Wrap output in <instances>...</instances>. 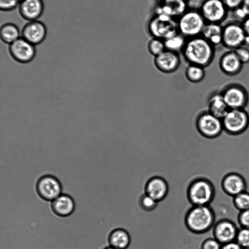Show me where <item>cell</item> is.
<instances>
[{
	"instance_id": "1",
	"label": "cell",
	"mask_w": 249,
	"mask_h": 249,
	"mask_svg": "<svg viewBox=\"0 0 249 249\" xmlns=\"http://www.w3.org/2000/svg\"><path fill=\"white\" fill-rule=\"evenodd\" d=\"M215 47L201 36L187 39L182 51L189 64L208 66L214 56Z\"/></svg>"
},
{
	"instance_id": "2",
	"label": "cell",
	"mask_w": 249,
	"mask_h": 249,
	"mask_svg": "<svg viewBox=\"0 0 249 249\" xmlns=\"http://www.w3.org/2000/svg\"><path fill=\"white\" fill-rule=\"evenodd\" d=\"M215 222V213L210 205L192 206L184 217L186 227L195 234L208 232L213 228Z\"/></svg>"
},
{
	"instance_id": "3",
	"label": "cell",
	"mask_w": 249,
	"mask_h": 249,
	"mask_svg": "<svg viewBox=\"0 0 249 249\" xmlns=\"http://www.w3.org/2000/svg\"><path fill=\"white\" fill-rule=\"evenodd\" d=\"M187 197L192 206L210 205L215 195L213 182L204 177L192 180L187 189Z\"/></svg>"
},
{
	"instance_id": "4",
	"label": "cell",
	"mask_w": 249,
	"mask_h": 249,
	"mask_svg": "<svg viewBox=\"0 0 249 249\" xmlns=\"http://www.w3.org/2000/svg\"><path fill=\"white\" fill-rule=\"evenodd\" d=\"M178 32L187 39L201 36L206 24L198 9H188L177 18Z\"/></svg>"
},
{
	"instance_id": "5",
	"label": "cell",
	"mask_w": 249,
	"mask_h": 249,
	"mask_svg": "<svg viewBox=\"0 0 249 249\" xmlns=\"http://www.w3.org/2000/svg\"><path fill=\"white\" fill-rule=\"evenodd\" d=\"M147 29L152 37L164 40L178 33L177 20L170 16L155 13L149 19Z\"/></svg>"
},
{
	"instance_id": "6",
	"label": "cell",
	"mask_w": 249,
	"mask_h": 249,
	"mask_svg": "<svg viewBox=\"0 0 249 249\" xmlns=\"http://www.w3.org/2000/svg\"><path fill=\"white\" fill-rule=\"evenodd\" d=\"M223 130L228 134L239 135L249 125V115L245 109H229L222 118Z\"/></svg>"
},
{
	"instance_id": "7",
	"label": "cell",
	"mask_w": 249,
	"mask_h": 249,
	"mask_svg": "<svg viewBox=\"0 0 249 249\" xmlns=\"http://www.w3.org/2000/svg\"><path fill=\"white\" fill-rule=\"evenodd\" d=\"M196 124L198 132L208 139L217 138L224 130L222 119L208 111L203 112L198 116Z\"/></svg>"
},
{
	"instance_id": "8",
	"label": "cell",
	"mask_w": 249,
	"mask_h": 249,
	"mask_svg": "<svg viewBox=\"0 0 249 249\" xmlns=\"http://www.w3.org/2000/svg\"><path fill=\"white\" fill-rule=\"evenodd\" d=\"M220 92L229 109H245L249 103V93L240 84H230Z\"/></svg>"
},
{
	"instance_id": "9",
	"label": "cell",
	"mask_w": 249,
	"mask_h": 249,
	"mask_svg": "<svg viewBox=\"0 0 249 249\" xmlns=\"http://www.w3.org/2000/svg\"><path fill=\"white\" fill-rule=\"evenodd\" d=\"M198 10L206 23L219 24L226 18L229 11L222 0H203Z\"/></svg>"
},
{
	"instance_id": "10",
	"label": "cell",
	"mask_w": 249,
	"mask_h": 249,
	"mask_svg": "<svg viewBox=\"0 0 249 249\" xmlns=\"http://www.w3.org/2000/svg\"><path fill=\"white\" fill-rule=\"evenodd\" d=\"M36 189L41 199L53 201L62 194V187L56 177L52 175H45L37 180Z\"/></svg>"
},
{
	"instance_id": "11",
	"label": "cell",
	"mask_w": 249,
	"mask_h": 249,
	"mask_svg": "<svg viewBox=\"0 0 249 249\" xmlns=\"http://www.w3.org/2000/svg\"><path fill=\"white\" fill-rule=\"evenodd\" d=\"M246 34L241 22H229L223 26L222 45L231 50L244 45Z\"/></svg>"
},
{
	"instance_id": "12",
	"label": "cell",
	"mask_w": 249,
	"mask_h": 249,
	"mask_svg": "<svg viewBox=\"0 0 249 249\" xmlns=\"http://www.w3.org/2000/svg\"><path fill=\"white\" fill-rule=\"evenodd\" d=\"M239 228L232 220L223 218L215 222L213 228V237L222 245L235 240Z\"/></svg>"
},
{
	"instance_id": "13",
	"label": "cell",
	"mask_w": 249,
	"mask_h": 249,
	"mask_svg": "<svg viewBox=\"0 0 249 249\" xmlns=\"http://www.w3.org/2000/svg\"><path fill=\"white\" fill-rule=\"evenodd\" d=\"M9 51L15 60L22 63L30 62L36 54L35 45L21 37L9 45Z\"/></svg>"
},
{
	"instance_id": "14",
	"label": "cell",
	"mask_w": 249,
	"mask_h": 249,
	"mask_svg": "<svg viewBox=\"0 0 249 249\" xmlns=\"http://www.w3.org/2000/svg\"><path fill=\"white\" fill-rule=\"evenodd\" d=\"M47 30L45 25L38 20L28 21L21 31V37L34 45L42 43L45 39Z\"/></svg>"
},
{
	"instance_id": "15",
	"label": "cell",
	"mask_w": 249,
	"mask_h": 249,
	"mask_svg": "<svg viewBox=\"0 0 249 249\" xmlns=\"http://www.w3.org/2000/svg\"><path fill=\"white\" fill-rule=\"evenodd\" d=\"M221 187L227 195L233 197L246 191L247 183L242 175L237 172H229L225 174L221 181Z\"/></svg>"
},
{
	"instance_id": "16",
	"label": "cell",
	"mask_w": 249,
	"mask_h": 249,
	"mask_svg": "<svg viewBox=\"0 0 249 249\" xmlns=\"http://www.w3.org/2000/svg\"><path fill=\"white\" fill-rule=\"evenodd\" d=\"M168 192V183L161 177H152L146 181L145 184L144 193L158 202L163 200L166 197Z\"/></svg>"
},
{
	"instance_id": "17",
	"label": "cell",
	"mask_w": 249,
	"mask_h": 249,
	"mask_svg": "<svg viewBox=\"0 0 249 249\" xmlns=\"http://www.w3.org/2000/svg\"><path fill=\"white\" fill-rule=\"evenodd\" d=\"M188 9L187 0H159L155 13L177 19Z\"/></svg>"
},
{
	"instance_id": "18",
	"label": "cell",
	"mask_w": 249,
	"mask_h": 249,
	"mask_svg": "<svg viewBox=\"0 0 249 249\" xmlns=\"http://www.w3.org/2000/svg\"><path fill=\"white\" fill-rule=\"evenodd\" d=\"M154 64L156 68L164 73H172L179 67L180 58L178 53L167 50L155 56Z\"/></svg>"
},
{
	"instance_id": "19",
	"label": "cell",
	"mask_w": 249,
	"mask_h": 249,
	"mask_svg": "<svg viewBox=\"0 0 249 249\" xmlns=\"http://www.w3.org/2000/svg\"><path fill=\"white\" fill-rule=\"evenodd\" d=\"M18 5L20 16L28 21L37 20L44 11L42 0H23Z\"/></svg>"
},
{
	"instance_id": "20",
	"label": "cell",
	"mask_w": 249,
	"mask_h": 249,
	"mask_svg": "<svg viewBox=\"0 0 249 249\" xmlns=\"http://www.w3.org/2000/svg\"><path fill=\"white\" fill-rule=\"evenodd\" d=\"M243 64L234 50L223 53L219 60V65L222 71L229 76L238 74L242 69Z\"/></svg>"
},
{
	"instance_id": "21",
	"label": "cell",
	"mask_w": 249,
	"mask_h": 249,
	"mask_svg": "<svg viewBox=\"0 0 249 249\" xmlns=\"http://www.w3.org/2000/svg\"><path fill=\"white\" fill-rule=\"evenodd\" d=\"M75 204L73 198L66 194H61L52 201L51 208L56 215L65 217L71 215L74 212Z\"/></svg>"
},
{
	"instance_id": "22",
	"label": "cell",
	"mask_w": 249,
	"mask_h": 249,
	"mask_svg": "<svg viewBox=\"0 0 249 249\" xmlns=\"http://www.w3.org/2000/svg\"><path fill=\"white\" fill-rule=\"evenodd\" d=\"M132 242L128 231L121 228L112 230L107 237L108 246L118 249H127Z\"/></svg>"
},
{
	"instance_id": "23",
	"label": "cell",
	"mask_w": 249,
	"mask_h": 249,
	"mask_svg": "<svg viewBox=\"0 0 249 249\" xmlns=\"http://www.w3.org/2000/svg\"><path fill=\"white\" fill-rule=\"evenodd\" d=\"M207 109L208 112L222 119L229 108L221 92H216L212 94L209 98Z\"/></svg>"
},
{
	"instance_id": "24",
	"label": "cell",
	"mask_w": 249,
	"mask_h": 249,
	"mask_svg": "<svg viewBox=\"0 0 249 249\" xmlns=\"http://www.w3.org/2000/svg\"><path fill=\"white\" fill-rule=\"evenodd\" d=\"M223 26L219 23H206L201 36L214 47L222 45Z\"/></svg>"
},
{
	"instance_id": "25",
	"label": "cell",
	"mask_w": 249,
	"mask_h": 249,
	"mask_svg": "<svg viewBox=\"0 0 249 249\" xmlns=\"http://www.w3.org/2000/svg\"><path fill=\"white\" fill-rule=\"evenodd\" d=\"M21 31L18 27L11 22H7L2 25L0 29L1 40L8 44L15 42L20 38Z\"/></svg>"
},
{
	"instance_id": "26",
	"label": "cell",
	"mask_w": 249,
	"mask_h": 249,
	"mask_svg": "<svg viewBox=\"0 0 249 249\" xmlns=\"http://www.w3.org/2000/svg\"><path fill=\"white\" fill-rule=\"evenodd\" d=\"M187 38L179 33L164 40L165 49L178 53L182 51Z\"/></svg>"
},
{
	"instance_id": "27",
	"label": "cell",
	"mask_w": 249,
	"mask_h": 249,
	"mask_svg": "<svg viewBox=\"0 0 249 249\" xmlns=\"http://www.w3.org/2000/svg\"><path fill=\"white\" fill-rule=\"evenodd\" d=\"M187 79L193 83L202 81L205 76L204 68L195 64H189L185 70Z\"/></svg>"
},
{
	"instance_id": "28",
	"label": "cell",
	"mask_w": 249,
	"mask_h": 249,
	"mask_svg": "<svg viewBox=\"0 0 249 249\" xmlns=\"http://www.w3.org/2000/svg\"><path fill=\"white\" fill-rule=\"evenodd\" d=\"M232 204L239 212L249 208V192L245 191L232 197Z\"/></svg>"
},
{
	"instance_id": "29",
	"label": "cell",
	"mask_w": 249,
	"mask_h": 249,
	"mask_svg": "<svg viewBox=\"0 0 249 249\" xmlns=\"http://www.w3.org/2000/svg\"><path fill=\"white\" fill-rule=\"evenodd\" d=\"M158 202L154 198L143 193L139 197V204L140 208L145 212H152L157 207Z\"/></svg>"
},
{
	"instance_id": "30",
	"label": "cell",
	"mask_w": 249,
	"mask_h": 249,
	"mask_svg": "<svg viewBox=\"0 0 249 249\" xmlns=\"http://www.w3.org/2000/svg\"><path fill=\"white\" fill-rule=\"evenodd\" d=\"M147 49L149 52L154 56H156L165 51L164 40L152 37L148 42Z\"/></svg>"
},
{
	"instance_id": "31",
	"label": "cell",
	"mask_w": 249,
	"mask_h": 249,
	"mask_svg": "<svg viewBox=\"0 0 249 249\" xmlns=\"http://www.w3.org/2000/svg\"><path fill=\"white\" fill-rule=\"evenodd\" d=\"M235 241L243 249H249V228H239Z\"/></svg>"
},
{
	"instance_id": "32",
	"label": "cell",
	"mask_w": 249,
	"mask_h": 249,
	"mask_svg": "<svg viewBox=\"0 0 249 249\" xmlns=\"http://www.w3.org/2000/svg\"><path fill=\"white\" fill-rule=\"evenodd\" d=\"M222 245L213 237H208L200 243V249H221Z\"/></svg>"
},
{
	"instance_id": "33",
	"label": "cell",
	"mask_w": 249,
	"mask_h": 249,
	"mask_svg": "<svg viewBox=\"0 0 249 249\" xmlns=\"http://www.w3.org/2000/svg\"><path fill=\"white\" fill-rule=\"evenodd\" d=\"M243 64L249 62V49L244 46L234 50Z\"/></svg>"
},
{
	"instance_id": "34",
	"label": "cell",
	"mask_w": 249,
	"mask_h": 249,
	"mask_svg": "<svg viewBox=\"0 0 249 249\" xmlns=\"http://www.w3.org/2000/svg\"><path fill=\"white\" fill-rule=\"evenodd\" d=\"M237 222L240 227L249 228V208L239 213Z\"/></svg>"
},
{
	"instance_id": "35",
	"label": "cell",
	"mask_w": 249,
	"mask_h": 249,
	"mask_svg": "<svg viewBox=\"0 0 249 249\" xmlns=\"http://www.w3.org/2000/svg\"><path fill=\"white\" fill-rule=\"evenodd\" d=\"M18 0H0V8L4 11H11L19 5Z\"/></svg>"
},
{
	"instance_id": "36",
	"label": "cell",
	"mask_w": 249,
	"mask_h": 249,
	"mask_svg": "<svg viewBox=\"0 0 249 249\" xmlns=\"http://www.w3.org/2000/svg\"><path fill=\"white\" fill-rule=\"evenodd\" d=\"M232 12L233 17L236 20V21L241 23L249 17V15L242 6L232 11Z\"/></svg>"
},
{
	"instance_id": "37",
	"label": "cell",
	"mask_w": 249,
	"mask_h": 249,
	"mask_svg": "<svg viewBox=\"0 0 249 249\" xmlns=\"http://www.w3.org/2000/svg\"><path fill=\"white\" fill-rule=\"evenodd\" d=\"M228 10L231 11L241 6L244 0H222Z\"/></svg>"
},
{
	"instance_id": "38",
	"label": "cell",
	"mask_w": 249,
	"mask_h": 249,
	"mask_svg": "<svg viewBox=\"0 0 249 249\" xmlns=\"http://www.w3.org/2000/svg\"><path fill=\"white\" fill-rule=\"evenodd\" d=\"M221 249H243L235 241L223 244Z\"/></svg>"
},
{
	"instance_id": "39",
	"label": "cell",
	"mask_w": 249,
	"mask_h": 249,
	"mask_svg": "<svg viewBox=\"0 0 249 249\" xmlns=\"http://www.w3.org/2000/svg\"><path fill=\"white\" fill-rule=\"evenodd\" d=\"M246 34L249 36V16L241 22Z\"/></svg>"
},
{
	"instance_id": "40",
	"label": "cell",
	"mask_w": 249,
	"mask_h": 249,
	"mask_svg": "<svg viewBox=\"0 0 249 249\" xmlns=\"http://www.w3.org/2000/svg\"><path fill=\"white\" fill-rule=\"evenodd\" d=\"M241 6L249 16V0H244Z\"/></svg>"
},
{
	"instance_id": "41",
	"label": "cell",
	"mask_w": 249,
	"mask_h": 249,
	"mask_svg": "<svg viewBox=\"0 0 249 249\" xmlns=\"http://www.w3.org/2000/svg\"><path fill=\"white\" fill-rule=\"evenodd\" d=\"M243 46L249 47V36L246 35Z\"/></svg>"
},
{
	"instance_id": "42",
	"label": "cell",
	"mask_w": 249,
	"mask_h": 249,
	"mask_svg": "<svg viewBox=\"0 0 249 249\" xmlns=\"http://www.w3.org/2000/svg\"><path fill=\"white\" fill-rule=\"evenodd\" d=\"M103 249H116V248H115L114 247L108 246H107V247H105Z\"/></svg>"
},
{
	"instance_id": "43",
	"label": "cell",
	"mask_w": 249,
	"mask_h": 249,
	"mask_svg": "<svg viewBox=\"0 0 249 249\" xmlns=\"http://www.w3.org/2000/svg\"><path fill=\"white\" fill-rule=\"evenodd\" d=\"M22 0H18L19 2H20V1H21Z\"/></svg>"
}]
</instances>
